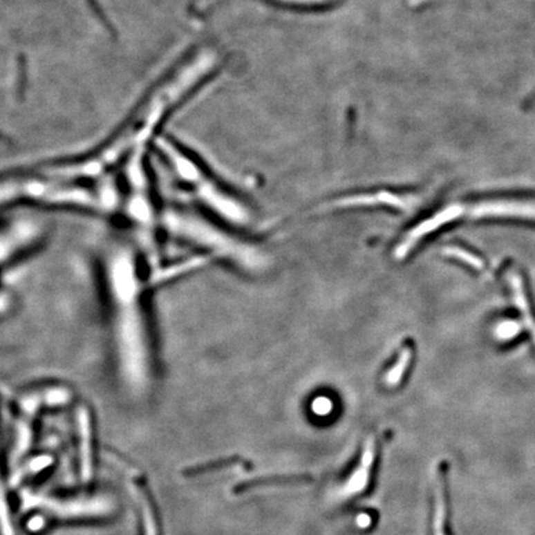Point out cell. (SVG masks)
I'll use <instances>...</instances> for the list:
<instances>
[{
    "mask_svg": "<svg viewBox=\"0 0 535 535\" xmlns=\"http://www.w3.org/2000/svg\"><path fill=\"white\" fill-rule=\"evenodd\" d=\"M500 339H513V336H516L518 332L517 323L514 322L505 321L498 327L497 330Z\"/></svg>",
    "mask_w": 535,
    "mask_h": 535,
    "instance_id": "20",
    "label": "cell"
},
{
    "mask_svg": "<svg viewBox=\"0 0 535 535\" xmlns=\"http://www.w3.org/2000/svg\"><path fill=\"white\" fill-rule=\"evenodd\" d=\"M160 227L169 236L206 252L208 258L223 261L244 273L261 274L272 264L262 245L191 208H161Z\"/></svg>",
    "mask_w": 535,
    "mask_h": 535,
    "instance_id": "4",
    "label": "cell"
},
{
    "mask_svg": "<svg viewBox=\"0 0 535 535\" xmlns=\"http://www.w3.org/2000/svg\"><path fill=\"white\" fill-rule=\"evenodd\" d=\"M375 519H377V513L373 511H367L358 516L357 522H358L359 527H362L364 529H368L369 527H372L375 524Z\"/></svg>",
    "mask_w": 535,
    "mask_h": 535,
    "instance_id": "21",
    "label": "cell"
},
{
    "mask_svg": "<svg viewBox=\"0 0 535 535\" xmlns=\"http://www.w3.org/2000/svg\"><path fill=\"white\" fill-rule=\"evenodd\" d=\"M507 278H508L509 285H511L513 297H514V303H517L518 309H519L520 314L523 316L524 323L528 326V330H529L530 335H532V339H533L535 344V316L533 314V311H532V308H530L527 292H524L522 278L514 270H509L508 274H507Z\"/></svg>",
    "mask_w": 535,
    "mask_h": 535,
    "instance_id": "14",
    "label": "cell"
},
{
    "mask_svg": "<svg viewBox=\"0 0 535 535\" xmlns=\"http://www.w3.org/2000/svg\"><path fill=\"white\" fill-rule=\"evenodd\" d=\"M154 144L167 165L171 167L173 175L211 214L233 226H250L253 223L254 214L250 206L231 191L226 190L184 148L165 137L156 138Z\"/></svg>",
    "mask_w": 535,
    "mask_h": 535,
    "instance_id": "6",
    "label": "cell"
},
{
    "mask_svg": "<svg viewBox=\"0 0 535 535\" xmlns=\"http://www.w3.org/2000/svg\"><path fill=\"white\" fill-rule=\"evenodd\" d=\"M411 198L393 191H369L346 194L344 196L335 197L321 203L317 211H337L364 207H392L395 209H406L411 205Z\"/></svg>",
    "mask_w": 535,
    "mask_h": 535,
    "instance_id": "10",
    "label": "cell"
},
{
    "mask_svg": "<svg viewBox=\"0 0 535 535\" xmlns=\"http://www.w3.org/2000/svg\"><path fill=\"white\" fill-rule=\"evenodd\" d=\"M46 225L35 217L20 216L0 222V269L35 250L46 236Z\"/></svg>",
    "mask_w": 535,
    "mask_h": 535,
    "instance_id": "7",
    "label": "cell"
},
{
    "mask_svg": "<svg viewBox=\"0 0 535 535\" xmlns=\"http://www.w3.org/2000/svg\"><path fill=\"white\" fill-rule=\"evenodd\" d=\"M120 200V184L113 175L97 181L73 180L44 173L37 167L0 175V209L57 208L115 216Z\"/></svg>",
    "mask_w": 535,
    "mask_h": 535,
    "instance_id": "3",
    "label": "cell"
},
{
    "mask_svg": "<svg viewBox=\"0 0 535 535\" xmlns=\"http://www.w3.org/2000/svg\"><path fill=\"white\" fill-rule=\"evenodd\" d=\"M77 422L81 439V473L82 480L88 482L92 478V431L89 413L84 406L78 408Z\"/></svg>",
    "mask_w": 535,
    "mask_h": 535,
    "instance_id": "12",
    "label": "cell"
},
{
    "mask_svg": "<svg viewBox=\"0 0 535 535\" xmlns=\"http://www.w3.org/2000/svg\"><path fill=\"white\" fill-rule=\"evenodd\" d=\"M312 481V476L309 473H289V475H273L250 478L234 485L232 492L242 494L253 491L256 488L272 487V486H286V485H303Z\"/></svg>",
    "mask_w": 535,
    "mask_h": 535,
    "instance_id": "11",
    "label": "cell"
},
{
    "mask_svg": "<svg viewBox=\"0 0 535 535\" xmlns=\"http://www.w3.org/2000/svg\"><path fill=\"white\" fill-rule=\"evenodd\" d=\"M218 64L220 56L212 48H200L185 59L149 92L112 137L84 155V170L95 178L107 176L123 167L131 155L147 151L169 114L216 71Z\"/></svg>",
    "mask_w": 535,
    "mask_h": 535,
    "instance_id": "2",
    "label": "cell"
},
{
    "mask_svg": "<svg viewBox=\"0 0 535 535\" xmlns=\"http://www.w3.org/2000/svg\"><path fill=\"white\" fill-rule=\"evenodd\" d=\"M430 535H455L452 528L450 464L440 460L434 469Z\"/></svg>",
    "mask_w": 535,
    "mask_h": 535,
    "instance_id": "9",
    "label": "cell"
},
{
    "mask_svg": "<svg viewBox=\"0 0 535 535\" xmlns=\"http://www.w3.org/2000/svg\"><path fill=\"white\" fill-rule=\"evenodd\" d=\"M446 256H451L458 259L460 262L464 263L467 265L477 269V270H485V263L482 261L481 258L475 256L473 253H471L469 250H462L460 247H447L445 250Z\"/></svg>",
    "mask_w": 535,
    "mask_h": 535,
    "instance_id": "17",
    "label": "cell"
},
{
    "mask_svg": "<svg viewBox=\"0 0 535 535\" xmlns=\"http://www.w3.org/2000/svg\"><path fill=\"white\" fill-rule=\"evenodd\" d=\"M140 258L131 239L123 238L111 239L101 254L109 345L120 373L133 386L145 384L154 362L147 305L150 283L144 279Z\"/></svg>",
    "mask_w": 535,
    "mask_h": 535,
    "instance_id": "1",
    "label": "cell"
},
{
    "mask_svg": "<svg viewBox=\"0 0 535 535\" xmlns=\"http://www.w3.org/2000/svg\"><path fill=\"white\" fill-rule=\"evenodd\" d=\"M413 352L409 346L403 347V350L399 352L397 361L393 363L389 369L383 375V384L386 388H397L400 386L405 379V375L411 368Z\"/></svg>",
    "mask_w": 535,
    "mask_h": 535,
    "instance_id": "16",
    "label": "cell"
},
{
    "mask_svg": "<svg viewBox=\"0 0 535 535\" xmlns=\"http://www.w3.org/2000/svg\"><path fill=\"white\" fill-rule=\"evenodd\" d=\"M123 184L118 214L123 217L131 233V242L150 268V273L162 265L158 241L160 209L155 203L147 167V151L131 155L122 167Z\"/></svg>",
    "mask_w": 535,
    "mask_h": 535,
    "instance_id": "5",
    "label": "cell"
},
{
    "mask_svg": "<svg viewBox=\"0 0 535 535\" xmlns=\"http://www.w3.org/2000/svg\"><path fill=\"white\" fill-rule=\"evenodd\" d=\"M0 530H1L3 535H14L10 516H9V511H8L6 492H4L1 481H0Z\"/></svg>",
    "mask_w": 535,
    "mask_h": 535,
    "instance_id": "18",
    "label": "cell"
},
{
    "mask_svg": "<svg viewBox=\"0 0 535 535\" xmlns=\"http://www.w3.org/2000/svg\"><path fill=\"white\" fill-rule=\"evenodd\" d=\"M51 458L48 456H41V458H36L31 464H26V467H24L23 470L19 471L18 473L14 477V481L18 482L24 478L25 476L28 473H32V472H37V471L42 470L45 467H48V464H51Z\"/></svg>",
    "mask_w": 535,
    "mask_h": 535,
    "instance_id": "19",
    "label": "cell"
},
{
    "mask_svg": "<svg viewBox=\"0 0 535 535\" xmlns=\"http://www.w3.org/2000/svg\"><path fill=\"white\" fill-rule=\"evenodd\" d=\"M133 494L138 500V503L140 505V511L143 514L144 532L145 535H160L159 532V525H158V517L155 511L154 505L150 500V494H148L147 488L143 483L135 482L131 485Z\"/></svg>",
    "mask_w": 535,
    "mask_h": 535,
    "instance_id": "15",
    "label": "cell"
},
{
    "mask_svg": "<svg viewBox=\"0 0 535 535\" xmlns=\"http://www.w3.org/2000/svg\"><path fill=\"white\" fill-rule=\"evenodd\" d=\"M391 438L392 435L386 430L369 439L350 478L346 481L344 494H347V498L367 497V494L373 489L381 461L382 450Z\"/></svg>",
    "mask_w": 535,
    "mask_h": 535,
    "instance_id": "8",
    "label": "cell"
},
{
    "mask_svg": "<svg viewBox=\"0 0 535 535\" xmlns=\"http://www.w3.org/2000/svg\"><path fill=\"white\" fill-rule=\"evenodd\" d=\"M229 467H242L243 470L250 471L253 470V464L250 462V460L242 458L239 455H232V456L216 458V460H212V461H207V462H203V464H195V466L187 467V469H185L182 471V476L192 478V477L206 475V473L225 470V469H229Z\"/></svg>",
    "mask_w": 535,
    "mask_h": 535,
    "instance_id": "13",
    "label": "cell"
}]
</instances>
